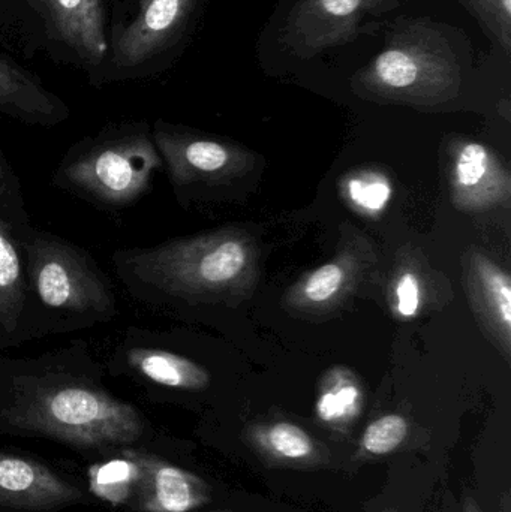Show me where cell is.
Segmentation results:
<instances>
[{
  "instance_id": "cell-1",
  "label": "cell",
  "mask_w": 511,
  "mask_h": 512,
  "mask_svg": "<svg viewBox=\"0 0 511 512\" xmlns=\"http://www.w3.org/2000/svg\"><path fill=\"white\" fill-rule=\"evenodd\" d=\"M107 376L86 339L33 357L0 355V435L45 439L98 459L156 451L155 427L107 387Z\"/></svg>"
},
{
  "instance_id": "cell-2",
  "label": "cell",
  "mask_w": 511,
  "mask_h": 512,
  "mask_svg": "<svg viewBox=\"0 0 511 512\" xmlns=\"http://www.w3.org/2000/svg\"><path fill=\"white\" fill-rule=\"evenodd\" d=\"M15 237L26 265L32 342L90 330L117 318L113 280L87 249L33 224Z\"/></svg>"
},
{
  "instance_id": "cell-3",
  "label": "cell",
  "mask_w": 511,
  "mask_h": 512,
  "mask_svg": "<svg viewBox=\"0 0 511 512\" xmlns=\"http://www.w3.org/2000/svg\"><path fill=\"white\" fill-rule=\"evenodd\" d=\"M161 165L152 128L120 123L69 147L51 186L102 212L120 213L146 197Z\"/></svg>"
},
{
  "instance_id": "cell-4",
  "label": "cell",
  "mask_w": 511,
  "mask_h": 512,
  "mask_svg": "<svg viewBox=\"0 0 511 512\" xmlns=\"http://www.w3.org/2000/svg\"><path fill=\"white\" fill-rule=\"evenodd\" d=\"M459 80L461 68L449 39L419 21L399 27L359 74L360 83L375 92L428 98L453 92Z\"/></svg>"
},
{
  "instance_id": "cell-5",
  "label": "cell",
  "mask_w": 511,
  "mask_h": 512,
  "mask_svg": "<svg viewBox=\"0 0 511 512\" xmlns=\"http://www.w3.org/2000/svg\"><path fill=\"white\" fill-rule=\"evenodd\" d=\"M399 0H299L285 23L284 44L294 56L312 59L327 48L356 38L368 15L387 11Z\"/></svg>"
},
{
  "instance_id": "cell-6",
  "label": "cell",
  "mask_w": 511,
  "mask_h": 512,
  "mask_svg": "<svg viewBox=\"0 0 511 512\" xmlns=\"http://www.w3.org/2000/svg\"><path fill=\"white\" fill-rule=\"evenodd\" d=\"M92 499L84 487L54 471L47 463L0 450V511L57 512L87 505Z\"/></svg>"
},
{
  "instance_id": "cell-7",
  "label": "cell",
  "mask_w": 511,
  "mask_h": 512,
  "mask_svg": "<svg viewBox=\"0 0 511 512\" xmlns=\"http://www.w3.org/2000/svg\"><path fill=\"white\" fill-rule=\"evenodd\" d=\"M129 454L137 463L138 480L126 512H194L212 502V487L200 475L158 451L131 448Z\"/></svg>"
},
{
  "instance_id": "cell-8",
  "label": "cell",
  "mask_w": 511,
  "mask_h": 512,
  "mask_svg": "<svg viewBox=\"0 0 511 512\" xmlns=\"http://www.w3.org/2000/svg\"><path fill=\"white\" fill-rule=\"evenodd\" d=\"M198 0H140L137 17L120 30L114 44V62L122 71L161 53L185 26Z\"/></svg>"
},
{
  "instance_id": "cell-9",
  "label": "cell",
  "mask_w": 511,
  "mask_h": 512,
  "mask_svg": "<svg viewBox=\"0 0 511 512\" xmlns=\"http://www.w3.org/2000/svg\"><path fill=\"white\" fill-rule=\"evenodd\" d=\"M32 342L23 251L14 231L0 222V349Z\"/></svg>"
},
{
  "instance_id": "cell-10",
  "label": "cell",
  "mask_w": 511,
  "mask_h": 512,
  "mask_svg": "<svg viewBox=\"0 0 511 512\" xmlns=\"http://www.w3.org/2000/svg\"><path fill=\"white\" fill-rule=\"evenodd\" d=\"M50 29L78 59L98 66L107 56L101 0H42Z\"/></svg>"
},
{
  "instance_id": "cell-11",
  "label": "cell",
  "mask_w": 511,
  "mask_h": 512,
  "mask_svg": "<svg viewBox=\"0 0 511 512\" xmlns=\"http://www.w3.org/2000/svg\"><path fill=\"white\" fill-rule=\"evenodd\" d=\"M246 444L269 468L306 471L330 465V451L302 427L288 421L252 427Z\"/></svg>"
},
{
  "instance_id": "cell-12",
  "label": "cell",
  "mask_w": 511,
  "mask_h": 512,
  "mask_svg": "<svg viewBox=\"0 0 511 512\" xmlns=\"http://www.w3.org/2000/svg\"><path fill=\"white\" fill-rule=\"evenodd\" d=\"M0 113L32 126L60 125L69 110L32 75L0 57Z\"/></svg>"
},
{
  "instance_id": "cell-13",
  "label": "cell",
  "mask_w": 511,
  "mask_h": 512,
  "mask_svg": "<svg viewBox=\"0 0 511 512\" xmlns=\"http://www.w3.org/2000/svg\"><path fill=\"white\" fill-rule=\"evenodd\" d=\"M129 450L99 459L89 469L87 492L90 496L125 510L134 495L138 480V466Z\"/></svg>"
},
{
  "instance_id": "cell-14",
  "label": "cell",
  "mask_w": 511,
  "mask_h": 512,
  "mask_svg": "<svg viewBox=\"0 0 511 512\" xmlns=\"http://www.w3.org/2000/svg\"><path fill=\"white\" fill-rule=\"evenodd\" d=\"M410 435V424L402 415L389 414L372 421L360 438L357 460L381 459L401 450Z\"/></svg>"
},
{
  "instance_id": "cell-15",
  "label": "cell",
  "mask_w": 511,
  "mask_h": 512,
  "mask_svg": "<svg viewBox=\"0 0 511 512\" xmlns=\"http://www.w3.org/2000/svg\"><path fill=\"white\" fill-rule=\"evenodd\" d=\"M0 222L20 233L32 224L20 177L0 149Z\"/></svg>"
},
{
  "instance_id": "cell-16",
  "label": "cell",
  "mask_w": 511,
  "mask_h": 512,
  "mask_svg": "<svg viewBox=\"0 0 511 512\" xmlns=\"http://www.w3.org/2000/svg\"><path fill=\"white\" fill-rule=\"evenodd\" d=\"M507 54L511 51V0H467Z\"/></svg>"
},
{
  "instance_id": "cell-17",
  "label": "cell",
  "mask_w": 511,
  "mask_h": 512,
  "mask_svg": "<svg viewBox=\"0 0 511 512\" xmlns=\"http://www.w3.org/2000/svg\"><path fill=\"white\" fill-rule=\"evenodd\" d=\"M350 194L359 206L377 212L386 206L392 191L386 180L369 176L365 179L353 180L350 183Z\"/></svg>"
},
{
  "instance_id": "cell-18",
  "label": "cell",
  "mask_w": 511,
  "mask_h": 512,
  "mask_svg": "<svg viewBox=\"0 0 511 512\" xmlns=\"http://www.w3.org/2000/svg\"><path fill=\"white\" fill-rule=\"evenodd\" d=\"M488 168V152L480 144H467L462 149L456 165V174L461 185L476 186L485 177Z\"/></svg>"
},
{
  "instance_id": "cell-19",
  "label": "cell",
  "mask_w": 511,
  "mask_h": 512,
  "mask_svg": "<svg viewBox=\"0 0 511 512\" xmlns=\"http://www.w3.org/2000/svg\"><path fill=\"white\" fill-rule=\"evenodd\" d=\"M342 280H344V271L341 267L335 264L323 265L309 277L305 288L306 295L309 300L317 303L329 300L338 291Z\"/></svg>"
},
{
  "instance_id": "cell-20",
  "label": "cell",
  "mask_w": 511,
  "mask_h": 512,
  "mask_svg": "<svg viewBox=\"0 0 511 512\" xmlns=\"http://www.w3.org/2000/svg\"><path fill=\"white\" fill-rule=\"evenodd\" d=\"M486 286L491 291L494 303L497 304L498 313L501 315L506 327L511 324V286L509 277L495 268L483 270Z\"/></svg>"
},
{
  "instance_id": "cell-21",
  "label": "cell",
  "mask_w": 511,
  "mask_h": 512,
  "mask_svg": "<svg viewBox=\"0 0 511 512\" xmlns=\"http://www.w3.org/2000/svg\"><path fill=\"white\" fill-rule=\"evenodd\" d=\"M399 312L404 316L416 315L419 309V283L413 274L402 277L398 285Z\"/></svg>"
},
{
  "instance_id": "cell-22",
  "label": "cell",
  "mask_w": 511,
  "mask_h": 512,
  "mask_svg": "<svg viewBox=\"0 0 511 512\" xmlns=\"http://www.w3.org/2000/svg\"><path fill=\"white\" fill-rule=\"evenodd\" d=\"M462 512H483V510L480 508L479 502H477L476 499L467 496V498L464 499V511Z\"/></svg>"
},
{
  "instance_id": "cell-23",
  "label": "cell",
  "mask_w": 511,
  "mask_h": 512,
  "mask_svg": "<svg viewBox=\"0 0 511 512\" xmlns=\"http://www.w3.org/2000/svg\"><path fill=\"white\" fill-rule=\"evenodd\" d=\"M501 512H511V498L509 490L504 492L503 496H501Z\"/></svg>"
},
{
  "instance_id": "cell-24",
  "label": "cell",
  "mask_w": 511,
  "mask_h": 512,
  "mask_svg": "<svg viewBox=\"0 0 511 512\" xmlns=\"http://www.w3.org/2000/svg\"><path fill=\"white\" fill-rule=\"evenodd\" d=\"M212 512H234V511H212Z\"/></svg>"
},
{
  "instance_id": "cell-25",
  "label": "cell",
  "mask_w": 511,
  "mask_h": 512,
  "mask_svg": "<svg viewBox=\"0 0 511 512\" xmlns=\"http://www.w3.org/2000/svg\"><path fill=\"white\" fill-rule=\"evenodd\" d=\"M386 512H396V511H386Z\"/></svg>"
}]
</instances>
